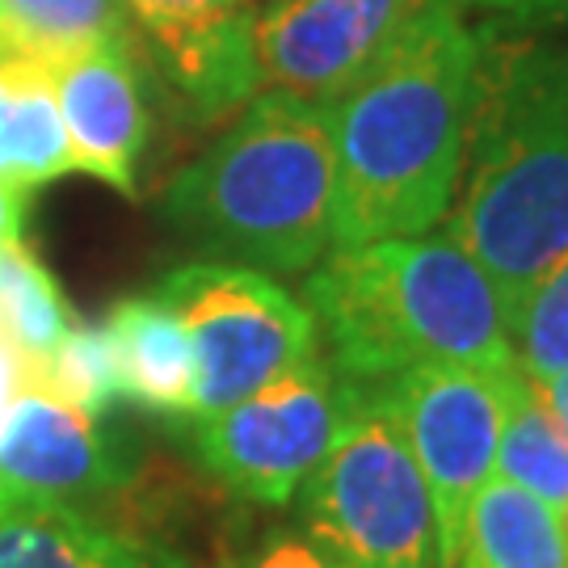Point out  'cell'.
<instances>
[{"mask_svg":"<svg viewBox=\"0 0 568 568\" xmlns=\"http://www.w3.org/2000/svg\"><path fill=\"white\" fill-rule=\"evenodd\" d=\"M488 30L464 0H426L379 60L328 105L333 248L426 236L447 220L480 98Z\"/></svg>","mask_w":568,"mask_h":568,"instance_id":"obj_1","label":"cell"},{"mask_svg":"<svg viewBox=\"0 0 568 568\" xmlns=\"http://www.w3.org/2000/svg\"><path fill=\"white\" fill-rule=\"evenodd\" d=\"M443 236L476 257L514 328L527 295L568 253V42L488 34Z\"/></svg>","mask_w":568,"mask_h":568,"instance_id":"obj_2","label":"cell"},{"mask_svg":"<svg viewBox=\"0 0 568 568\" xmlns=\"http://www.w3.org/2000/svg\"><path fill=\"white\" fill-rule=\"evenodd\" d=\"M304 304L321 349L354 387H375L426 363L514 366L501 300L488 274L447 236L333 248L307 270Z\"/></svg>","mask_w":568,"mask_h":568,"instance_id":"obj_3","label":"cell"},{"mask_svg":"<svg viewBox=\"0 0 568 568\" xmlns=\"http://www.w3.org/2000/svg\"><path fill=\"white\" fill-rule=\"evenodd\" d=\"M337 161L328 105L265 89L224 135L182 164L161 211L215 262L262 274H307L333 248Z\"/></svg>","mask_w":568,"mask_h":568,"instance_id":"obj_4","label":"cell"},{"mask_svg":"<svg viewBox=\"0 0 568 568\" xmlns=\"http://www.w3.org/2000/svg\"><path fill=\"white\" fill-rule=\"evenodd\" d=\"M363 392V387H358ZM300 527L354 568H443L438 514L400 426L363 392L295 493Z\"/></svg>","mask_w":568,"mask_h":568,"instance_id":"obj_5","label":"cell"},{"mask_svg":"<svg viewBox=\"0 0 568 568\" xmlns=\"http://www.w3.org/2000/svg\"><path fill=\"white\" fill-rule=\"evenodd\" d=\"M156 295L178 312L194 358L182 422L236 405L291 366L325 354L312 307L253 265L190 262L164 274Z\"/></svg>","mask_w":568,"mask_h":568,"instance_id":"obj_6","label":"cell"},{"mask_svg":"<svg viewBox=\"0 0 568 568\" xmlns=\"http://www.w3.org/2000/svg\"><path fill=\"white\" fill-rule=\"evenodd\" d=\"M358 400L363 392L321 354L236 405L190 417V447L227 493L253 506H291Z\"/></svg>","mask_w":568,"mask_h":568,"instance_id":"obj_7","label":"cell"},{"mask_svg":"<svg viewBox=\"0 0 568 568\" xmlns=\"http://www.w3.org/2000/svg\"><path fill=\"white\" fill-rule=\"evenodd\" d=\"M506 371L464 363H426L396 379L363 387L375 405L392 413L422 467L438 514L443 568L455 565L464 518L476 493L497 471V443L506 426Z\"/></svg>","mask_w":568,"mask_h":568,"instance_id":"obj_8","label":"cell"},{"mask_svg":"<svg viewBox=\"0 0 568 568\" xmlns=\"http://www.w3.org/2000/svg\"><path fill=\"white\" fill-rule=\"evenodd\" d=\"M426 0H270L257 9V77L278 93L333 105Z\"/></svg>","mask_w":568,"mask_h":568,"instance_id":"obj_9","label":"cell"},{"mask_svg":"<svg viewBox=\"0 0 568 568\" xmlns=\"http://www.w3.org/2000/svg\"><path fill=\"white\" fill-rule=\"evenodd\" d=\"M122 9L199 122H220L257 98V0H122Z\"/></svg>","mask_w":568,"mask_h":568,"instance_id":"obj_10","label":"cell"},{"mask_svg":"<svg viewBox=\"0 0 568 568\" xmlns=\"http://www.w3.org/2000/svg\"><path fill=\"white\" fill-rule=\"evenodd\" d=\"M131 485V455L102 417L60 400L42 384L18 392L0 429V497H55L84 506Z\"/></svg>","mask_w":568,"mask_h":568,"instance_id":"obj_11","label":"cell"},{"mask_svg":"<svg viewBox=\"0 0 568 568\" xmlns=\"http://www.w3.org/2000/svg\"><path fill=\"white\" fill-rule=\"evenodd\" d=\"M77 173L135 199L140 161L152 135L140 42H105L51 68Z\"/></svg>","mask_w":568,"mask_h":568,"instance_id":"obj_12","label":"cell"},{"mask_svg":"<svg viewBox=\"0 0 568 568\" xmlns=\"http://www.w3.org/2000/svg\"><path fill=\"white\" fill-rule=\"evenodd\" d=\"M0 568H185L55 497H0Z\"/></svg>","mask_w":568,"mask_h":568,"instance_id":"obj_13","label":"cell"},{"mask_svg":"<svg viewBox=\"0 0 568 568\" xmlns=\"http://www.w3.org/2000/svg\"><path fill=\"white\" fill-rule=\"evenodd\" d=\"M102 328L114 349L122 396L152 413L185 417L194 387V358L178 312L156 291L131 295L105 312Z\"/></svg>","mask_w":568,"mask_h":568,"instance_id":"obj_14","label":"cell"},{"mask_svg":"<svg viewBox=\"0 0 568 568\" xmlns=\"http://www.w3.org/2000/svg\"><path fill=\"white\" fill-rule=\"evenodd\" d=\"M450 568H568L565 518L493 471L467 509Z\"/></svg>","mask_w":568,"mask_h":568,"instance_id":"obj_15","label":"cell"},{"mask_svg":"<svg viewBox=\"0 0 568 568\" xmlns=\"http://www.w3.org/2000/svg\"><path fill=\"white\" fill-rule=\"evenodd\" d=\"M63 173H77L51 68L0 63V182L39 190Z\"/></svg>","mask_w":568,"mask_h":568,"instance_id":"obj_16","label":"cell"},{"mask_svg":"<svg viewBox=\"0 0 568 568\" xmlns=\"http://www.w3.org/2000/svg\"><path fill=\"white\" fill-rule=\"evenodd\" d=\"M140 42L122 0H0V63H55L105 42Z\"/></svg>","mask_w":568,"mask_h":568,"instance_id":"obj_17","label":"cell"},{"mask_svg":"<svg viewBox=\"0 0 568 568\" xmlns=\"http://www.w3.org/2000/svg\"><path fill=\"white\" fill-rule=\"evenodd\" d=\"M497 476L548 501L556 514L568 506V434L551 422L539 387L514 363L506 375V426L497 443Z\"/></svg>","mask_w":568,"mask_h":568,"instance_id":"obj_18","label":"cell"},{"mask_svg":"<svg viewBox=\"0 0 568 568\" xmlns=\"http://www.w3.org/2000/svg\"><path fill=\"white\" fill-rule=\"evenodd\" d=\"M0 328L30 363V379L77 328L60 283L26 244H0Z\"/></svg>","mask_w":568,"mask_h":568,"instance_id":"obj_19","label":"cell"},{"mask_svg":"<svg viewBox=\"0 0 568 568\" xmlns=\"http://www.w3.org/2000/svg\"><path fill=\"white\" fill-rule=\"evenodd\" d=\"M34 384L55 392L60 400L81 408L89 417H102L122 396L114 349L102 325H77L60 342V349L34 371Z\"/></svg>","mask_w":568,"mask_h":568,"instance_id":"obj_20","label":"cell"},{"mask_svg":"<svg viewBox=\"0 0 568 568\" xmlns=\"http://www.w3.org/2000/svg\"><path fill=\"white\" fill-rule=\"evenodd\" d=\"M509 337H514V358L535 384L568 371V253L527 295Z\"/></svg>","mask_w":568,"mask_h":568,"instance_id":"obj_21","label":"cell"},{"mask_svg":"<svg viewBox=\"0 0 568 568\" xmlns=\"http://www.w3.org/2000/svg\"><path fill=\"white\" fill-rule=\"evenodd\" d=\"M220 568H354L337 551H328L321 539H312L304 527H274L257 535L253 544L227 551Z\"/></svg>","mask_w":568,"mask_h":568,"instance_id":"obj_22","label":"cell"},{"mask_svg":"<svg viewBox=\"0 0 568 568\" xmlns=\"http://www.w3.org/2000/svg\"><path fill=\"white\" fill-rule=\"evenodd\" d=\"M480 9L488 18L518 30H556L568 26V0H464V9Z\"/></svg>","mask_w":568,"mask_h":568,"instance_id":"obj_23","label":"cell"},{"mask_svg":"<svg viewBox=\"0 0 568 568\" xmlns=\"http://www.w3.org/2000/svg\"><path fill=\"white\" fill-rule=\"evenodd\" d=\"M26 236V190L0 182V244H18Z\"/></svg>","mask_w":568,"mask_h":568,"instance_id":"obj_24","label":"cell"},{"mask_svg":"<svg viewBox=\"0 0 568 568\" xmlns=\"http://www.w3.org/2000/svg\"><path fill=\"white\" fill-rule=\"evenodd\" d=\"M535 387H539V400L548 405L551 422L568 434V371H560V375H551V379H544V384Z\"/></svg>","mask_w":568,"mask_h":568,"instance_id":"obj_25","label":"cell"},{"mask_svg":"<svg viewBox=\"0 0 568 568\" xmlns=\"http://www.w3.org/2000/svg\"><path fill=\"white\" fill-rule=\"evenodd\" d=\"M30 375V363L18 354V345L4 337V328H0V379H26Z\"/></svg>","mask_w":568,"mask_h":568,"instance_id":"obj_26","label":"cell"},{"mask_svg":"<svg viewBox=\"0 0 568 568\" xmlns=\"http://www.w3.org/2000/svg\"><path fill=\"white\" fill-rule=\"evenodd\" d=\"M257 4H270V0H257Z\"/></svg>","mask_w":568,"mask_h":568,"instance_id":"obj_27","label":"cell"}]
</instances>
